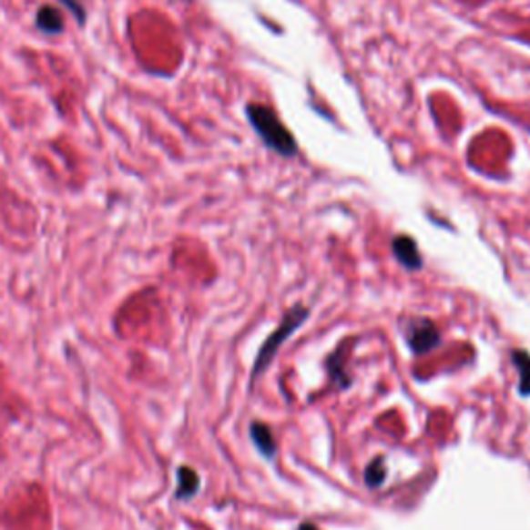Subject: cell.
<instances>
[{
    "instance_id": "cell-10",
    "label": "cell",
    "mask_w": 530,
    "mask_h": 530,
    "mask_svg": "<svg viewBox=\"0 0 530 530\" xmlns=\"http://www.w3.org/2000/svg\"><path fill=\"white\" fill-rule=\"evenodd\" d=\"M328 371H330L331 382H334L336 385H340L342 390L351 385V377H346V371H344V354H342V351L334 352L328 359Z\"/></svg>"
},
{
    "instance_id": "cell-8",
    "label": "cell",
    "mask_w": 530,
    "mask_h": 530,
    "mask_svg": "<svg viewBox=\"0 0 530 530\" xmlns=\"http://www.w3.org/2000/svg\"><path fill=\"white\" fill-rule=\"evenodd\" d=\"M177 497L178 499H191L197 495V491H199V476L193 471V468L189 466H180L178 473H177Z\"/></svg>"
},
{
    "instance_id": "cell-6",
    "label": "cell",
    "mask_w": 530,
    "mask_h": 530,
    "mask_svg": "<svg viewBox=\"0 0 530 530\" xmlns=\"http://www.w3.org/2000/svg\"><path fill=\"white\" fill-rule=\"evenodd\" d=\"M36 25L37 29H42V32L46 34H60L65 27V19L55 6H42L36 15Z\"/></svg>"
},
{
    "instance_id": "cell-11",
    "label": "cell",
    "mask_w": 530,
    "mask_h": 530,
    "mask_svg": "<svg viewBox=\"0 0 530 530\" xmlns=\"http://www.w3.org/2000/svg\"><path fill=\"white\" fill-rule=\"evenodd\" d=\"M63 3L69 6L71 9V13L75 15V17H77V21H79V25H83L86 24V11H83V6H79L77 3H73V0H63Z\"/></svg>"
},
{
    "instance_id": "cell-12",
    "label": "cell",
    "mask_w": 530,
    "mask_h": 530,
    "mask_svg": "<svg viewBox=\"0 0 530 530\" xmlns=\"http://www.w3.org/2000/svg\"><path fill=\"white\" fill-rule=\"evenodd\" d=\"M299 530H320V528H317V526L313 525V522H302V525L299 526Z\"/></svg>"
},
{
    "instance_id": "cell-2",
    "label": "cell",
    "mask_w": 530,
    "mask_h": 530,
    "mask_svg": "<svg viewBox=\"0 0 530 530\" xmlns=\"http://www.w3.org/2000/svg\"><path fill=\"white\" fill-rule=\"evenodd\" d=\"M309 320V309L297 305L292 307L289 313L284 315V320L280 321L278 328L274 330V334H270L268 340L261 344L260 352H257V359H255V365H253V380H257L265 369L271 365V361L276 359V354L282 344L289 340L294 331H297L302 323Z\"/></svg>"
},
{
    "instance_id": "cell-4",
    "label": "cell",
    "mask_w": 530,
    "mask_h": 530,
    "mask_svg": "<svg viewBox=\"0 0 530 530\" xmlns=\"http://www.w3.org/2000/svg\"><path fill=\"white\" fill-rule=\"evenodd\" d=\"M392 251H393V257L398 260V263L408 271H419L423 268V257L413 237L398 234V237L392 240Z\"/></svg>"
},
{
    "instance_id": "cell-9",
    "label": "cell",
    "mask_w": 530,
    "mask_h": 530,
    "mask_svg": "<svg viewBox=\"0 0 530 530\" xmlns=\"http://www.w3.org/2000/svg\"><path fill=\"white\" fill-rule=\"evenodd\" d=\"M385 476H388V471H385V460L383 456H377L373 458L367 464L365 468V483H367V487L369 489H377V487H382V484L385 483Z\"/></svg>"
},
{
    "instance_id": "cell-7",
    "label": "cell",
    "mask_w": 530,
    "mask_h": 530,
    "mask_svg": "<svg viewBox=\"0 0 530 530\" xmlns=\"http://www.w3.org/2000/svg\"><path fill=\"white\" fill-rule=\"evenodd\" d=\"M512 362L518 369V393L522 398L530 396V354L526 351H512Z\"/></svg>"
},
{
    "instance_id": "cell-3",
    "label": "cell",
    "mask_w": 530,
    "mask_h": 530,
    "mask_svg": "<svg viewBox=\"0 0 530 530\" xmlns=\"http://www.w3.org/2000/svg\"><path fill=\"white\" fill-rule=\"evenodd\" d=\"M404 338L408 348L414 354H427L435 351L442 342V334H439L437 325L427 320V317H416V320H408L404 325Z\"/></svg>"
},
{
    "instance_id": "cell-1",
    "label": "cell",
    "mask_w": 530,
    "mask_h": 530,
    "mask_svg": "<svg viewBox=\"0 0 530 530\" xmlns=\"http://www.w3.org/2000/svg\"><path fill=\"white\" fill-rule=\"evenodd\" d=\"M247 117L255 127L257 135H260L265 146H268L270 149H274L276 154L286 156V158L297 154V141H294L289 128L280 123L276 112L265 108V106L251 104V106H247Z\"/></svg>"
},
{
    "instance_id": "cell-5",
    "label": "cell",
    "mask_w": 530,
    "mask_h": 530,
    "mask_svg": "<svg viewBox=\"0 0 530 530\" xmlns=\"http://www.w3.org/2000/svg\"><path fill=\"white\" fill-rule=\"evenodd\" d=\"M249 435L253 439V445L257 450L261 452L263 458L268 460H274L276 454H278V443H276V437H274V431H271L265 423L260 421H253L251 427H249Z\"/></svg>"
}]
</instances>
